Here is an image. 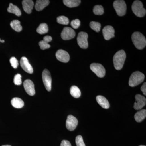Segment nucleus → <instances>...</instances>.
Wrapping results in <instances>:
<instances>
[{
    "label": "nucleus",
    "mask_w": 146,
    "mask_h": 146,
    "mask_svg": "<svg viewBox=\"0 0 146 146\" xmlns=\"http://www.w3.org/2000/svg\"><path fill=\"white\" fill-rule=\"evenodd\" d=\"M131 39L133 44L138 50H142L146 46L145 37L141 33L135 32L131 36Z\"/></svg>",
    "instance_id": "obj_1"
},
{
    "label": "nucleus",
    "mask_w": 146,
    "mask_h": 146,
    "mask_svg": "<svg viewBox=\"0 0 146 146\" xmlns=\"http://www.w3.org/2000/svg\"><path fill=\"white\" fill-rule=\"evenodd\" d=\"M126 55L123 50H120L117 52L113 57V63L116 70H120L123 68Z\"/></svg>",
    "instance_id": "obj_2"
},
{
    "label": "nucleus",
    "mask_w": 146,
    "mask_h": 146,
    "mask_svg": "<svg viewBox=\"0 0 146 146\" xmlns=\"http://www.w3.org/2000/svg\"><path fill=\"white\" fill-rule=\"evenodd\" d=\"M145 76L144 74L140 72H135L131 76L129 84L131 87L137 86L144 81Z\"/></svg>",
    "instance_id": "obj_3"
},
{
    "label": "nucleus",
    "mask_w": 146,
    "mask_h": 146,
    "mask_svg": "<svg viewBox=\"0 0 146 146\" xmlns=\"http://www.w3.org/2000/svg\"><path fill=\"white\" fill-rule=\"evenodd\" d=\"M131 8L133 13L138 17L141 18L145 15L146 9L144 8L143 3L141 1H134L131 6Z\"/></svg>",
    "instance_id": "obj_4"
},
{
    "label": "nucleus",
    "mask_w": 146,
    "mask_h": 146,
    "mask_svg": "<svg viewBox=\"0 0 146 146\" xmlns=\"http://www.w3.org/2000/svg\"><path fill=\"white\" fill-rule=\"evenodd\" d=\"M113 6L119 16H124L126 12L127 6L125 1L117 0L113 3Z\"/></svg>",
    "instance_id": "obj_5"
},
{
    "label": "nucleus",
    "mask_w": 146,
    "mask_h": 146,
    "mask_svg": "<svg viewBox=\"0 0 146 146\" xmlns=\"http://www.w3.org/2000/svg\"><path fill=\"white\" fill-rule=\"evenodd\" d=\"M90 69L98 77H104L105 75V69L101 64L92 63L90 65Z\"/></svg>",
    "instance_id": "obj_6"
},
{
    "label": "nucleus",
    "mask_w": 146,
    "mask_h": 146,
    "mask_svg": "<svg viewBox=\"0 0 146 146\" xmlns=\"http://www.w3.org/2000/svg\"><path fill=\"white\" fill-rule=\"evenodd\" d=\"M88 35L87 33L84 32H80L78 33V44L82 49H86L88 47Z\"/></svg>",
    "instance_id": "obj_7"
},
{
    "label": "nucleus",
    "mask_w": 146,
    "mask_h": 146,
    "mask_svg": "<svg viewBox=\"0 0 146 146\" xmlns=\"http://www.w3.org/2000/svg\"><path fill=\"white\" fill-rule=\"evenodd\" d=\"M42 79L45 88L47 91H50L52 88V78L49 71L45 69L42 73Z\"/></svg>",
    "instance_id": "obj_8"
},
{
    "label": "nucleus",
    "mask_w": 146,
    "mask_h": 146,
    "mask_svg": "<svg viewBox=\"0 0 146 146\" xmlns=\"http://www.w3.org/2000/svg\"><path fill=\"white\" fill-rule=\"evenodd\" d=\"M76 35L75 32L71 28L65 27L63 29L61 33L62 39L64 40L72 39Z\"/></svg>",
    "instance_id": "obj_9"
},
{
    "label": "nucleus",
    "mask_w": 146,
    "mask_h": 146,
    "mask_svg": "<svg viewBox=\"0 0 146 146\" xmlns=\"http://www.w3.org/2000/svg\"><path fill=\"white\" fill-rule=\"evenodd\" d=\"M78 124L77 119L72 115L68 116L66 120V127L67 129L70 131L75 129Z\"/></svg>",
    "instance_id": "obj_10"
},
{
    "label": "nucleus",
    "mask_w": 146,
    "mask_h": 146,
    "mask_svg": "<svg viewBox=\"0 0 146 146\" xmlns=\"http://www.w3.org/2000/svg\"><path fill=\"white\" fill-rule=\"evenodd\" d=\"M136 102L134 103V109L138 110H141L145 106L146 104V98L140 94H137L135 96Z\"/></svg>",
    "instance_id": "obj_11"
},
{
    "label": "nucleus",
    "mask_w": 146,
    "mask_h": 146,
    "mask_svg": "<svg viewBox=\"0 0 146 146\" xmlns=\"http://www.w3.org/2000/svg\"><path fill=\"white\" fill-rule=\"evenodd\" d=\"M115 30L111 26H106L102 30V33L104 39L109 40L115 36Z\"/></svg>",
    "instance_id": "obj_12"
},
{
    "label": "nucleus",
    "mask_w": 146,
    "mask_h": 146,
    "mask_svg": "<svg viewBox=\"0 0 146 146\" xmlns=\"http://www.w3.org/2000/svg\"><path fill=\"white\" fill-rule=\"evenodd\" d=\"M56 58L63 63H68L70 60V56L67 52L63 50H59L56 53Z\"/></svg>",
    "instance_id": "obj_13"
},
{
    "label": "nucleus",
    "mask_w": 146,
    "mask_h": 146,
    "mask_svg": "<svg viewBox=\"0 0 146 146\" xmlns=\"http://www.w3.org/2000/svg\"><path fill=\"white\" fill-rule=\"evenodd\" d=\"M23 86L27 94L29 96H34L35 94L34 84L31 80L27 79L25 80L24 82Z\"/></svg>",
    "instance_id": "obj_14"
},
{
    "label": "nucleus",
    "mask_w": 146,
    "mask_h": 146,
    "mask_svg": "<svg viewBox=\"0 0 146 146\" xmlns=\"http://www.w3.org/2000/svg\"><path fill=\"white\" fill-rule=\"evenodd\" d=\"M20 63L22 68L24 71L29 74H32L33 72V68L31 65L29 63L27 58L25 57L21 58Z\"/></svg>",
    "instance_id": "obj_15"
},
{
    "label": "nucleus",
    "mask_w": 146,
    "mask_h": 146,
    "mask_svg": "<svg viewBox=\"0 0 146 146\" xmlns=\"http://www.w3.org/2000/svg\"><path fill=\"white\" fill-rule=\"evenodd\" d=\"M23 9L26 13L30 14L34 6V3L31 0H24L22 1Z\"/></svg>",
    "instance_id": "obj_16"
},
{
    "label": "nucleus",
    "mask_w": 146,
    "mask_h": 146,
    "mask_svg": "<svg viewBox=\"0 0 146 146\" xmlns=\"http://www.w3.org/2000/svg\"><path fill=\"white\" fill-rule=\"evenodd\" d=\"M97 101L98 104L104 109H108L110 107L109 102L106 98L102 96H98L96 97Z\"/></svg>",
    "instance_id": "obj_17"
},
{
    "label": "nucleus",
    "mask_w": 146,
    "mask_h": 146,
    "mask_svg": "<svg viewBox=\"0 0 146 146\" xmlns=\"http://www.w3.org/2000/svg\"><path fill=\"white\" fill-rule=\"evenodd\" d=\"M50 1L48 0H37L35 6V8L37 11H41L48 5Z\"/></svg>",
    "instance_id": "obj_18"
},
{
    "label": "nucleus",
    "mask_w": 146,
    "mask_h": 146,
    "mask_svg": "<svg viewBox=\"0 0 146 146\" xmlns=\"http://www.w3.org/2000/svg\"><path fill=\"white\" fill-rule=\"evenodd\" d=\"M146 117V110H142L140 111H138L134 115V118L137 122H141L143 121Z\"/></svg>",
    "instance_id": "obj_19"
},
{
    "label": "nucleus",
    "mask_w": 146,
    "mask_h": 146,
    "mask_svg": "<svg viewBox=\"0 0 146 146\" xmlns=\"http://www.w3.org/2000/svg\"><path fill=\"white\" fill-rule=\"evenodd\" d=\"M11 104L13 107L16 108H22L24 105L23 101L18 98H13L11 100Z\"/></svg>",
    "instance_id": "obj_20"
},
{
    "label": "nucleus",
    "mask_w": 146,
    "mask_h": 146,
    "mask_svg": "<svg viewBox=\"0 0 146 146\" xmlns=\"http://www.w3.org/2000/svg\"><path fill=\"white\" fill-rule=\"evenodd\" d=\"M7 10L9 13H14L17 16H20L21 15V11L20 9L11 3L9 4V6Z\"/></svg>",
    "instance_id": "obj_21"
},
{
    "label": "nucleus",
    "mask_w": 146,
    "mask_h": 146,
    "mask_svg": "<svg viewBox=\"0 0 146 146\" xmlns=\"http://www.w3.org/2000/svg\"><path fill=\"white\" fill-rule=\"evenodd\" d=\"M63 3L65 5L70 8L76 7L79 5L81 3V1L80 0H64Z\"/></svg>",
    "instance_id": "obj_22"
},
{
    "label": "nucleus",
    "mask_w": 146,
    "mask_h": 146,
    "mask_svg": "<svg viewBox=\"0 0 146 146\" xmlns=\"http://www.w3.org/2000/svg\"><path fill=\"white\" fill-rule=\"evenodd\" d=\"M70 93L72 96L76 98H79L81 96V91L78 87L76 86H73L71 87Z\"/></svg>",
    "instance_id": "obj_23"
},
{
    "label": "nucleus",
    "mask_w": 146,
    "mask_h": 146,
    "mask_svg": "<svg viewBox=\"0 0 146 146\" xmlns=\"http://www.w3.org/2000/svg\"><path fill=\"white\" fill-rule=\"evenodd\" d=\"M11 27L14 30L17 32H20L23 29V27L21 25V22L18 20H13L10 23Z\"/></svg>",
    "instance_id": "obj_24"
},
{
    "label": "nucleus",
    "mask_w": 146,
    "mask_h": 146,
    "mask_svg": "<svg viewBox=\"0 0 146 146\" xmlns=\"http://www.w3.org/2000/svg\"><path fill=\"white\" fill-rule=\"evenodd\" d=\"M48 31V27L46 23H42L39 25L36 29V32L40 34L46 33Z\"/></svg>",
    "instance_id": "obj_25"
},
{
    "label": "nucleus",
    "mask_w": 146,
    "mask_h": 146,
    "mask_svg": "<svg viewBox=\"0 0 146 146\" xmlns=\"http://www.w3.org/2000/svg\"><path fill=\"white\" fill-rule=\"evenodd\" d=\"M89 25L93 30L97 32H98L100 30L101 25V24L98 22L92 21L90 23Z\"/></svg>",
    "instance_id": "obj_26"
},
{
    "label": "nucleus",
    "mask_w": 146,
    "mask_h": 146,
    "mask_svg": "<svg viewBox=\"0 0 146 146\" xmlns=\"http://www.w3.org/2000/svg\"><path fill=\"white\" fill-rule=\"evenodd\" d=\"M93 11L96 15H101L104 13V9L102 5H97L94 7Z\"/></svg>",
    "instance_id": "obj_27"
},
{
    "label": "nucleus",
    "mask_w": 146,
    "mask_h": 146,
    "mask_svg": "<svg viewBox=\"0 0 146 146\" xmlns=\"http://www.w3.org/2000/svg\"><path fill=\"white\" fill-rule=\"evenodd\" d=\"M57 22L61 25H68L69 23V20L65 16H60L57 18Z\"/></svg>",
    "instance_id": "obj_28"
},
{
    "label": "nucleus",
    "mask_w": 146,
    "mask_h": 146,
    "mask_svg": "<svg viewBox=\"0 0 146 146\" xmlns=\"http://www.w3.org/2000/svg\"><path fill=\"white\" fill-rule=\"evenodd\" d=\"M76 143L77 146H86L84 142L83 138L80 135H78L76 137Z\"/></svg>",
    "instance_id": "obj_29"
},
{
    "label": "nucleus",
    "mask_w": 146,
    "mask_h": 146,
    "mask_svg": "<svg viewBox=\"0 0 146 146\" xmlns=\"http://www.w3.org/2000/svg\"><path fill=\"white\" fill-rule=\"evenodd\" d=\"M22 76L20 74H17L14 76V79H13V82L15 84V85H20L22 84V82L21 80Z\"/></svg>",
    "instance_id": "obj_30"
},
{
    "label": "nucleus",
    "mask_w": 146,
    "mask_h": 146,
    "mask_svg": "<svg viewBox=\"0 0 146 146\" xmlns=\"http://www.w3.org/2000/svg\"><path fill=\"white\" fill-rule=\"evenodd\" d=\"M39 46L40 47V48L42 50H44L47 49L49 48L50 47V46L49 44L48 43H47L44 40L40 41L39 42Z\"/></svg>",
    "instance_id": "obj_31"
},
{
    "label": "nucleus",
    "mask_w": 146,
    "mask_h": 146,
    "mask_svg": "<svg viewBox=\"0 0 146 146\" xmlns=\"http://www.w3.org/2000/svg\"><path fill=\"white\" fill-rule=\"evenodd\" d=\"M9 61H10L11 65V66H12L13 68L16 69V68H18V60L16 59V58L14 57H11V58H10Z\"/></svg>",
    "instance_id": "obj_32"
},
{
    "label": "nucleus",
    "mask_w": 146,
    "mask_h": 146,
    "mask_svg": "<svg viewBox=\"0 0 146 146\" xmlns=\"http://www.w3.org/2000/svg\"><path fill=\"white\" fill-rule=\"evenodd\" d=\"M80 21L78 19L73 20L71 23V25L73 28L75 29H78L80 26Z\"/></svg>",
    "instance_id": "obj_33"
},
{
    "label": "nucleus",
    "mask_w": 146,
    "mask_h": 146,
    "mask_svg": "<svg viewBox=\"0 0 146 146\" xmlns=\"http://www.w3.org/2000/svg\"><path fill=\"white\" fill-rule=\"evenodd\" d=\"M60 146H72V145L69 141L67 140H63L61 142Z\"/></svg>",
    "instance_id": "obj_34"
},
{
    "label": "nucleus",
    "mask_w": 146,
    "mask_h": 146,
    "mask_svg": "<svg viewBox=\"0 0 146 146\" xmlns=\"http://www.w3.org/2000/svg\"><path fill=\"white\" fill-rule=\"evenodd\" d=\"M43 40L45 41V42H47V43H48L52 41V38L51 36L47 35V36H45L44 37Z\"/></svg>",
    "instance_id": "obj_35"
},
{
    "label": "nucleus",
    "mask_w": 146,
    "mask_h": 146,
    "mask_svg": "<svg viewBox=\"0 0 146 146\" xmlns=\"http://www.w3.org/2000/svg\"><path fill=\"white\" fill-rule=\"evenodd\" d=\"M141 90L145 96L146 95V83L145 82L141 87Z\"/></svg>",
    "instance_id": "obj_36"
},
{
    "label": "nucleus",
    "mask_w": 146,
    "mask_h": 146,
    "mask_svg": "<svg viewBox=\"0 0 146 146\" xmlns=\"http://www.w3.org/2000/svg\"><path fill=\"white\" fill-rule=\"evenodd\" d=\"M0 42H1V43H4L5 41L4 40H1Z\"/></svg>",
    "instance_id": "obj_37"
},
{
    "label": "nucleus",
    "mask_w": 146,
    "mask_h": 146,
    "mask_svg": "<svg viewBox=\"0 0 146 146\" xmlns=\"http://www.w3.org/2000/svg\"><path fill=\"white\" fill-rule=\"evenodd\" d=\"M2 146H11L10 145H3Z\"/></svg>",
    "instance_id": "obj_38"
},
{
    "label": "nucleus",
    "mask_w": 146,
    "mask_h": 146,
    "mask_svg": "<svg viewBox=\"0 0 146 146\" xmlns=\"http://www.w3.org/2000/svg\"><path fill=\"white\" fill-rule=\"evenodd\" d=\"M146 146L143 145H140V146Z\"/></svg>",
    "instance_id": "obj_39"
},
{
    "label": "nucleus",
    "mask_w": 146,
    "mask_h": 146,
    "mask_svg": "<svg viewBox=\"0 0 146 146\" xmlns=\"http://www.w3.org/2000/svg\"><path fill=\"white\" fill-rule=\"evenodd\" d=\"M1 39H0V42H1Z\"/></svg>",
    "instance_id": "obj_40"
}]
</instances>
